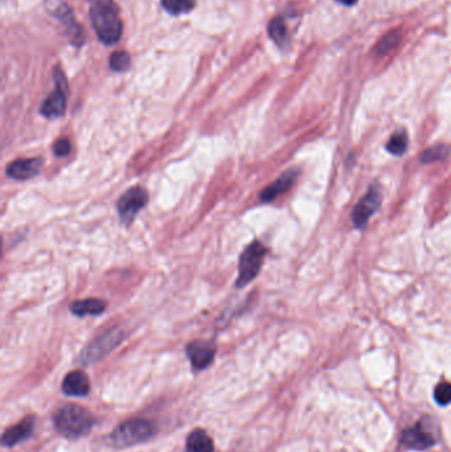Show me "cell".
<instances>
[{"label":"cell","mask_w":451,"mask_h":452,"mask_svg":"<svg viewBox=\"0 0 451 452\" xmlns=\"http://www.w3.org/2000/svg\"><path fill=\"white\" fill-rule=\"evenodd\" d=\"M108 307L106 302L102 299H82L70 304V311L77 316H89V315H101Z\"/></svg>","instance_id":"cell-15"},{"label":"cell","mask_w":451,"mask_h":452,"mask_svg":"<svg viewBox=\"0 0 451 452\" xmlns=\"http://www.w3.org/2000/svg\"><path fill=\"white\" fill-rule=\"evenodd\" d=\"M94 426V417L80 405H66L55 415V427L68 439H77L89 434Z\"/></svg>","instance_id":"cell-2"},{"label":"cell","mask_w":451,"mask_h":452,"mask_svg":"<svg viewBox=\"0 0 451 452\" xmlns=\"http://www.w3.org/2000/svg\"><path fill=\"white\" fill-rule=\"evenodd\" d=\"M269 34L277 44H284L286 41V25L282 19L277 18L269 25Z\"/></svg>","instance_id":"cell-21"},{"label":"cell","mask_w":451,"mask_h":452,"mask_svg":"<svg viewBox=\"0 0 451 452\" xmlns=\"http://www.w3.org/2000/svg\"><path fill=\"white\" fill-rule=\"evenodd\" d=\"M156 434V427L146 419H129L121 423L109 437V444L117 448L132 447L151 439Z\"/></svg>","instance_id":"cell-3"},{"label":"cell","mask_w":451,"mask_h":452,"mask_svg":"<svg viewBox=\"0 0 451 452\" xmlns=\"http://www.w3.org/2000/svg\"><path fill=\"white\" fill-rule=\"evenodd\" d=\"M43 167V159L42 157H28V159H18L8 164L6 174L7 176L11 177L13 180H30L32 177L37 176Z\"/></svg>","instance_id":"cell-10"},{"label":"cell","mask_w":451,"mask_h":452,"mask_svg":"<svg viewBox=\"0 0 451 452\" xmlns=\"http://www.w3.org/2000/svg\"><path fill=\"white\" fill-rule=\"evenodd\" d=\"M401 443L410 450H426L436 443V439L431 437L429 430H426L421 423H417L402 432Z\"/></svg>","instance_id":"cell-11"},{"label":"cell","mask_w":451,"mask_h":452,"mask_svg":"<svg viewBox=\"0 0 451 452\" xmlns=\"http://www.w3.org/2000/svg\"><path fill=\"white\" fill-rule=\"evenodd\" d=\"M381 204V195L377 191V188H371L368 193L364 196L363 199L357 202L352 212L353 224L356 228L362 229L364 228L369 219L374 214V212L380 208Z\"/></svg>","instance_id":"cell-8"},{"label":"cell","mask_w":451,"mask_h":452,"mask_svg":"<svg viewBox=\"0 0 451 452\" xmlns=\"http://www.w3.org/2000/svg\"><path fill=\"white\" fill-rule=\"evenodd\" d=\"M265 255L266 247L260 241H253L242 252L239 264V278L236 282L237 288L248 286L255 279L264 264Z\"/></svg>","instance_id":"cell-4"},{"label":"cell","mask_w":451,"mask_h":452,"mask_svg":"<svg viewBox=\"0 0 451 452\" xmlns=\"http://www.w3.org/2000/svg\"><path fill=\"white\" fill-rule=\"evenodd\" d=\"M186 352L193 369L203 370L212 364L216 348L210 342H195L188 344Z\"/></svg>","instance_id":"cell-9"},{"label":"cell","mask_w":451,"mask_h":452,"mask_svg":"<svg viewBox=\"0 0 451 452\" xmlns=\"http://www.w3.org/2000/svg\"><path fill=\"white\" fill-rule=\"evenodd\" d=\"M46 7L51 11L52 15L60 22H66L70 27H75L76 22L73 19V15L70 12V8L66 6L63 0H46Z\"/></svg>","instance_id":"cell-17"},{"label":"cell","mask_w":451,"mask_h":452,"mask_svg":"<svg viewBox=\"0 0 451 452\" xmlns=\"http://www.w3.org/2000/svg\"><path fill=\"white\" fill-rule=\"evenodd\" d=\"M449 148L446 146H434L429 150L424 151V154L421 155V162L422 163H433V162H440L449 156Z\"/></svg>","instance_id":"cell-19"},{"label":"cell","mask_w":451,"mask_h":452,"mask_svg":"<svg viewBox=\"0 0 451 452\" xmlns=\"http://www.w3.org/2000/svg\"><path fill=\"white\" fill-rule=\"evenodd\" d=\"M33 429H34V417L30 415V417L20 420L18 425L4 431L1 441L4 446L11 447L20 441L28 439L32 435Z\"/></svg>","instance_id":"cell-13"},{"label":"cell","mask_w":451,"mask_h":452,"mask_svg":"<svg viewBox=\"0 0 451 452\" xmlns=\"http://www.w3.org/2000/svg\"><path fill=\"white\" fill-rule=\"evenodd\" d=\"M196 0H163L162 6L165 7L167 12L171 15H182L192 11L195 7Z\"/></svg>","instance_id":"cell-18"},{"label":"cell","mask_w":451,"mask_h":452,"mask_svg":"<svg viewBox=\"0 0 451 452\" xmlns=\"http://www.w3.org/2000/svg\"><path fill=\"white\" fill-rule=\"evenodd\" d=\"M91 25L105 44H117L122 36V22L109 1L97 0L90 7Z\"/></svg>","instance_id":"cell-1"},{"label":"cell","mask_w":451,"mask_h":452,"mask_svg":"<svg viewBox=\"0 0 451 452\" xmlns=\"http://www.w3.org/2000/svg\"><path fill=\"white\" fill-rule=\"evenodd\" d=\"M63 392L70 397H84L90 390L88 375L82 370H73L66 375L63 381Z\"/></svg>","instance_id":"cell-14"},{"label":"cell","mask_w":451,"mask_h":452,"mask_svg":"<svg viewBox=\"0 0 451 452\" xmlns=\"http://www.w3.org/2000/svg\"><path fill=\"white\" fill-rule=\"evenodd\" d=\"M407 148V134L404 133H396L390 139L389 142L386 144V150L393 155H402Z\"/></svg>","instance_id":"cell-20"},{"label":"cell","mask_w":451,"mask_h":452,"mask_svg":"<svg viewBox=\"0 0 451 452\" xmlns=\"http://www.w3.org/2000/svg\"><path fill=\"white\" fill-rule=\"evenodd\" d=\"M130 63H132L130 55L127 52H125V51L115 52L110 57V67L114 72H125V70H127L130 67Z\"/></svg>","instance_id":"cell-22"},{"label":"cell","mask_w":451,"mask_h":452,"mask_svg":"<svg viewBox=\"0 0 451 452\" xmlns=\"http://www.w3.org/2000/svg\"><path fill=\"white\" fill-rule=\"evenodd\" d=\"M148 202V193L141 187H132L122 195L117 202V209L123 224H130Z\"/></svg>","instance_id":"cell-5"},{"label":"cell","mask_w":451,"mask_h":452,"mask_svg":"<svg viewBox=\"0 0 451 452\" xmlns=\"http://www.w3.org/2000/svg\"><path fill=\"white\" fill-rule=\"evenodd\" d=\"M122 339L123 335L118 330H111L103 333L99 339L91 342L88 348L84 349V352L81 353L80 361L87 365L99 361L105 354L113 351L121 342Z\"/></svg>","instance_id":"cell-6"},{"label":"cell","mask_w":451,"mask_h":452,"mask_svg":"<svg viewBox=\"0 0 451 452\" xmlns=\"http://www.w3.org/2000/svg\"><path fill=\"white\" fill-rule=\"evenodd\" d=\"M400 39H401V34H398V32H392V34H388L386 37H384L380 41V44L377 45L376 55L386 56V53H389L392 49L396 48Z\"/></svg>","instance_id":"cell-23"},{"label":"cell","mask_w":451,"mask_h":452,"mask_svg":"<svg viewBox=\"0 0 451 452\" xmlns=\"http://www.w3.org/2000/svg\"><path fill=\"white\" fill-rule=\"evenodd\" d=\"M434 399L440 406H447L451 403V384L440 382L436 386Z\"/></svg>","instance_id":"cell-24"},{"label":"cell","mask_w":451,"mask_h":452,"mask_svg":"<svg viewBox=\"0 0 451 452\" xmlns=\"http://www.w3.org/2000/svg\"><path fill=\"white\" fill-rule=\"evenodd\" d=\"M186 450L187 452H213L215 444L205 431L198 429L188 435Z\"/></svg>","instance_id":"cell-16"},{"label":"cell","mask_w":451,"mask_h":452,"mask_svg":"<svg viewBox=\"0 0 451 452\" xmlns=\"http://www.w3.org/2000/svg\"><path fill=\"white\" fill-rule=\"evenodd\" d=\"M56 90L45 100L42 106V114L45 118H60L64 115L66 109V85L65 76L58 69L55 73Z\"/></svg>","instance_id":"cell-7"},{"label":"cell","mask_w":451,"mask_h":452,"mask_svg":"<svg viewBox=\"0 0 451 452\" xmlns=\"http://www.w3.org/2000/svg\"><path fill=\"white\" fill-rule=\"evenodd\" d=\"M341 4H345V6H353L357 3V0H338Z\"/></svg>","instance_id":"cell-26"},{"label":"cell","mask_w":451,"mask_h":452,"mask_svg":"<svg viewBox=\"0 0 451 452\" xmlns=\"http://www.w3.org/2000/svg\"><path fill=\"white\" fill-rule=\"evenodd\" d=\"M53 151H55L56 156H60V157L69 155V153L72 151L70 142L66 138L65 139H58L53 146Z\"/></svg>","instance_id":"cell-25"},{"label":"cell","mask_w":451,"mask_h":452,"mask_svg":"<svg viewBox=\"0 0 451 452\" xmlns=\"http://www.w3.org/2000/svg\"><path fill=\"white\" fill-rule=\"evenodd\" d=\"M298 177V171L296 169H290L286 171L281 177H278L274 183H272L269 187L265 188L264 191L260 195V199L262 202H272L274 201L279 195L285 193L290 188L293 187V184L296 183Z\"/></svg>","instance_id":"cell-12"}]
</instances>
